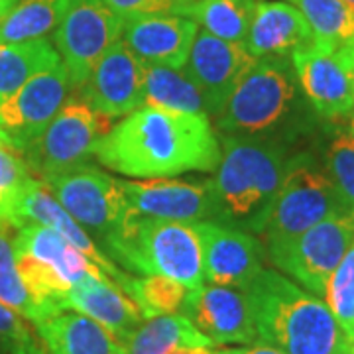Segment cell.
<instances>
[{
    "mask_svg": "<svg viewBox=\"0 0 354 354\" xmlns=\"http://www.w3.org/2000/svg\"><path fill=\"white\" fill-rule=\"evenodd\" d=\"M97 162L134 179L215 171L221 140L207 114L140 106L97 144Z\"/></svg>",
    "mask_w": 354,
    "mask_h": 354,
    "instance_id": "6da1fadb",
    "label": "cell"
},
{
    "mask_svg": "<svg viewBox=\"0 0 354 354\" xmlns=\"http://www.w3.org/2000/svg\"><path fill=\"white\" fill-rule=\"evenodd\" d=\"M221 162L207 181L211 221L262 234L290 160L279 136H221Z\"/></svg>",
    "mask_w": 354,
    "mask_h": 354,
    "instance_id": "7a4b0ae2",
    "label": "cell"
},
{
    "mask_svg": "<svg viewBox=\"0 0 354 354\" xmlns=\"http://www.w3.org/2000/svg\"><path fill=\"white\" fill-rule=\"evenodd\" d=\"M244 291L260 342L286 354H354L329 305L278 270L264 268Z\"/></svg>",
    "mask_w": 354,
    "mask_h": 354,
    "instance_id": "3957f363",
    "label": "cell"
},
{
    "mask_svg": "<svg viewBox=\"0 0 354 354\" xmlns=\"http://www.w3.org/2000/svg\"><path fill=\"white\" fill-rule=\"evenodd\" d=\"M101 246L130 274L165 276L187 290L205 283L201 244L193 223L132 215Z\"/></svg>",
    "mask_w": 354,
    "mask_h": 354,
    "instance_id": "277c9868",
    "label": "cell"
},
{
    "mask_svg": "<svg viewBox=\"0 0 354 354\" xmlns=\"http://www.w3.org/2000/svg\"><path fill=\"white\" fill-rule=\"evenodd\" d=\"M299 91L291 57H254L225 109L215 116L216 128L232 136H276L291 122Z\"/></svg>",
    "mask_w": 354,
    "mask_h": 354,
    "instance_id": "5b68a950",
    "label": "cell"
},
{
    "mask_svg": "<svg viewBox=\"0 0 354 354\" xmlns=\"http://www.w3.org/2000/svg\"><path fill=\"white\" fill-rule=\"evenodd\" d=\"M14 258L26 290L38 305L41 321L62 311V299L85 276H106L62 234L28 223L14 230ZM38 325V323H36Z\"/></svg>",
    "mask_w": 354,
    "mask_h": 354,
    "instance_id": "8992f818",
    "label": "cell"
},
{
    "mask_svg": "<svg viewBox=\"0 0 354 354\" xmlns=\"http://www.w3.org/2000/svg\"><path fill=\"white\" fill-rule=\"evenodd\" d=\"M339 213H346V209L325 165L313 153H293L260 239L266 250H270Z\"/></svg>",
    "mask_w": 354,
    "mask_h": 354,
    "instance_id": "52a82bcc",
    "label": "cell"
},
{
    "mask_svg": "<svg viewBox=\"0 0 354 354\" xmlns=\"http://www.w3.org/2000/svg\"><path fill=\"white\" fill-rule=\"evenodd\" d=\"M113 128V118L95 113L81 99H69L55 114L38 140L22 156L36 179L62 174L79 165L91 164L99 140Z\"/></svg>",
    "mask_w": 354,
    "mask_h": 354,
    "instance_id": "ba28073f",
    "label": "cell"
},
{
    "mask_svg": "<svg viewBox=\"0 0 354 354\" xmlns=\"http://www.w3.org/2000/svg\"><path fill=\"white\" fill-rule=\"evenodd\" d=\"M41 181L65 211L99 242L136 215L128 205L122 181L95 165H79Z\"/></svg>",
    "mask_w": 354,
    "mask_h": 354,
    "instance_id": "9c48e42d",
    "label": "cell"
},
{
    "mask_svg": "<svg viewBox=\"0 0 354 354\" xmlns=\"http://www.w3.org/2000/svg\"><path fill=\"white\" fill-rule=\"evenodd\" d=\"M354 241V215L339 213L304 234L266 250V258L283 276L313 295H325L330 274Z\"/></svg>",
    "mask_w": 354,
    "mask_h": 354,
    "instance_id": "30bf717a",
    "label": "cell"
},
{
    "mask_svg": "<svg viewBox=\"0 0 354 354\" xmlns=\"http://www.w3.org/2000/svg\"><path fill=\"white\" fill-rule=\"evenodd\" d=\"M124 18L104 0H67L64 16L51 34L73 88L79 87L106 50L122 38Z\"/></svg>",
    "mask_w": 354,
    "mask_h": 354,
    "instance_id": "8fae6325",
    "label": "cell"
},
{
    "mask_svg": "<svg viewBox=\"0 0 354 354\" xmlns=\"http://www.w3.org/2000/svg\"><path fill=\"white\" fill-rule=\"evenodd\" d=\"M71 91L73 85L62 64L30 79L0 102L2 134L16 150L24 152L64 109Z\"/></svg>",
    "mask_w": 354,
    "mask_h": 354,
    "instance_id": "7c38bea8",
    "label": "cell"
},
{
    "mask_svg": "<svg viewBox=\"0 0 354 354\" xmlns=\"http://www.w3.org/2000/svg\"><path fill=\"white\" fill-rule=\"evenodd\" d=\"M199 236L203 278L213 286L246 290L264 270L266 246L252 232L215 221L193 223Z\"/></svg>",
    "mask_w": 354,
    "mask_h": 354,
    "instance_id": "4fadbf2b",
    "label": "cell"
},
{
    "mask_svg": "<svg viewBox=\"0 0 354 354\" xmlns=\"http://www.w3.org/2000/svg\"><path fill=\"white\" fill-rule=\"evenodd\" d=\"M146 64L122 39L111 46L88 77L75 87L77 99L106 118H122L144 106Z\"/></svg>",
    "mask_w": 354,
    "mask_h": 354,
    "instance_id": "5bb4252c",
    "label": "cell"
},
{
    "mask_svg": "<svg viewBox=\"0 0 354 354\" xmlns=\"http://www.w3.org/2000/svg\"><path fill=\"white\" fill-rule=\"evenodd\" d=\"M252 62L254 55L244 44L216 38L205 30L197 32L183 71L199 88L209 118L221 114Z\"/></svg>",
    "mask_w": 354,
    "mask_h": 354,
    "instance_id": "9a60e30c",
    "label": "cell"
},
{
    "mask_svg": "<svg viewBox=\"0 0 354 354\" xmlns=\"http://www.w3.org/2000/svg\"><path fill=\"white\" fill-rule=\"evenodd\" d=\"M191 325L213 344H254L258 333L254 327L250 301L244 290L227 286H199L187 291L179 309Z\"/></svg>",
    "mask_w": 354,
    "mask_h": 354,
    "instance_id": "2e32d148",
    "label": "cell"
},
{
    "mask_svg": "<svg viewBox=\"0 0 354 354\" xmlns=\"http://www.w3.org/2000/svg\"><path fill=\"white\" fill-rule=\"evenodd\" d=\"M299 88L319 116L337 120L354 113V87L339 55L311 41L291 53Z\"/></svg>",
    "mask_w": 354,
    "mask_h": 354,
    "instance_id": "e0dca14e",
    "label": "cell"
},
{
    "mask_svg": "<svg viewBox=\"0 0 354 354\" xmlns=\"http://www.w3.org/2000/svg\"><path fill=\"white\" fill-rule=\"evenodd\" d=\"M199 26L179 14L128 16L122 26V41L146 65L183 69L187 64Z\"/></svg>",
    "mask_w": 354,
    "mask_h": 354,
    "instance_id": "ac0fdd59",
    "label": "cell"
},
{
    "mask_svg": "<svg viewBox=\"0 0 354 354\" xmlns=\"http://www.w3.org/2000/svg\"><path fill=\"white\" fill-rule=\"evenodd\" d=\"M122 189L132 213L181 223L211 221V193L207 181H181L156 177L142 181H122Z\"/></svg>",
    "mask_w": 354,
    "mask_h": 354,
    "instance_id": "d6986e66",
    "label": "cell"
},
{
    "mask_svg": "<svg viewBox=\"0 0 354 354\" xmlns=\"http://www.w3.org/2000/svg\"><path fill=\"white\" fill-rule=\"evenodd\" d=\"M28 223L48 227L55 230L57 234H62L65 241L71 246H75L81 254H85L93 264L99 266L102 272L120 288V281L127 276V272H122L118 266H114L113 260L97 248L93 236L65 211L62 203L57 201L53 197V193L48 189V185L36 177L26 185V189L22 191L18 205H16V228L28 225Z\"/></svg>",
    "mask_w": 354,
    "mask_h": 354,
    "instance_id": "ffe728a7",
    "label": "cell"
},
{
    "mask_svg": "<svg viewBox=\"0 0 354 354\" xmlns=\"http://www.w3.org/2000/svg\"><path fill=\"white\" fill-rule=\"evenodd\" d=\"M59 307L97 321L120 344L144 321L136 304L109 276H85L65 293Z\"/></svg>",
    "mask_w": 354,
    "mask_h": 354,
    "instance_id": "44dd1931",
    "label": "cell"
},
{
    "mask_svg": "<svg viewBox=\"0 0 354 354\" xmlns=\"http://www.w3.org/2000/svg\"><path fill=\"white\" fill-rule=\"evenodd\" d=\"M315 41L313 32L295 6L286 0H254L246 50L254 57H291L293 51Z\"/></svg>",
    "mask_w": 354,
    "mask_h": 354,
    "instance_id": "7402d4cb",
    "label": "cell"
},
{
    "mask_svg": "<svg viewBox=\"0 0 354 354\" xmlns=\"http://www.w3.org/2000/svg\"><path fill=\"white\" fill-rule=\"evenodd\" d=\"M50 354H116L122 346L97 321L65 309L34 325Z\"/></svg>",
    "mask_w": 354,
    "mask_h": 354,
    "instance_id": "603a6c76",
    "label": "cell"
},
{
    "mask_svg": "<svg viewBox=\"0 0 354 354\" xmlns=\"http://www.w3.org/2000/svg\"><path fill=\"white\" fill-rule=\"evenodd\" d=\"M59 64L62 57L48 38L0 44V102L30 79Z\"/></svg>",
    "mask_w": 354,
    "mask_h": 354,
    "instance_id": "cb8c5ba5",
    "label": "cell"
},
{
    "mask_svg": "<svg viewBox=\"0 0 354 354\" xmlns=\"http://www.w3.org/2000/svg\"><path fill=\"white\" fill-rule=\"evenodd\" d=\"M127 354H169L179 346H209L215 344L191 325L181 313L144 319L122 344Z\"/></svg>",
    "mask_w": 354,
    "mask_h": 354,
    "instance_id": "d4e9b609",
    "label": "cell"
},
{
    "mask_svg": "<svg viewBox=\"0 0 354 354\" xmlns=\"http://www.w3.org/2000/svg\"><path fill=\"white\" fill-rule=\"evenodd\" d=\"M252 10L254 0H183L177 14L216 38L244 44Z\"/></svg>",
    "mask_w": 354,
    "mask_h": 354,
    "instance_id": "484cf974",
    "label": "cell"
},
{
    "mask_svg": "<svg viewBox=\"0 0 354 354\" xmlns=\"http://www.w3.org/2000/svg\"><path fill=\"white\" fill-rule=\"evenodd\" d=\"M144 106L187 114H207L201 93L189 75L183 69L162 65H146Z\"/></svg>",
    "mask_w": 354,
    "mask_h": 354,
    "instance_id": "4316f807",
    "label": "cell"
},
{
    "mask_svg": "<svg viewBox=\"0 0 354 354\" xmlns=\"http://www.w3.org/2000/svg\"><path fill=\"white\" fill-rule=\"evenodd\" d=\"M67 0H16L0 22V44L51 36L64 16Z\"/></svg>",
    "mask_w": 354,
    "mask_h": 354,
    "instance_id": "83f0119b",
    "label": "cell"
},
{
    "mask_svg": "<svg viewBox=\"0 0 354 354\" xmlns=\"http://www.w3.org/2000/svg\"><path fill=\"white\" fill-rule=\"evenodd\" d=\"M304 14L317 44L333 51L354 46V12L342 0H286Z\"/></svg>",
    "mask_w": 354,
    "mask_h": 354,
    "instance_id": "f1b7e54d",
    "label": "cell"
},
{
    "mask_svg": "<svg viewBox=\"0 0 354 354\" xmlns=\"http://www.w3.org/2000/svg\"><path fill=\"white\" fill-rule=\"evenodd\" d=\"M120 290L136 304L144 319L179 313L189 291L183 283L165 276L134 278L128 272L120 281Z\"/></svg>",
    "mask_w": 354,
    "mask_h": 354,
    "instance_id": "f546056e",
    "label": "cell"
},
{
    "mask_svg": "<svg viewBox=\"0 0 354 354\" xmlns=\"http://www.w3.org/2000/svg\"><path fill=\"white\" fill-rule=\"evenodd\" d=\"M32 179L22 152L0 140V230H16V205Z\"/></svg>",
    "mask_w": 354,
    "mask_h": 354,
    "instance_id": "4dcf8cb0",
    "label": "cell"
},
{
    "mask_svg": "<svg viewBox=\"0 0 354 354\" xmlns=\"http://www.w3.org/2000/svg\"><path fill=\"white\" fill-rule=\"evenodd\" d=\"M0 304L10 307L32 325L41 321L38 305L28 293L24 281L18 274L12 241L8 239V232L4 230H0Z\"/></svg>",
    "mask_w": 354,
    "mask_h": 354,
    "instance_id": "1f68e13d",
    "label": "cell"
},
{
    "mask_svg": "<svg viewBox=\"0 0 354 354\" xmlns=\"http://www.w3.org/2000/svg\"><path fill=\"white\" fill-rule=\"evenodd\" d=\"M325 169L341 197L346 213L354 215V136L337 130L325 148Z\"/></svg>",
    "mask_w": 354,
    "mask_h": 354,
    "instance_id": "d6a6232c",
    "label": "cell"
},
{
    "mask_svg": "<svg viewBox=\"0 0 354 354\" xmlns=\"http://www.w3.org/2000/svg\"><path fill=\"white\" fill-rule=\"evenodd\" d=\"M323 297L346 337L354 342V241L330 274Z\"/></svg>",
    "mask_w": 354,
    "mask_h": 354,
    "instance_id": "836d02e7",
    "label": "cell"
},
{
    "mask_svg": "<svg viewBox=\"0 0 354 354\" xmlns=\"http://www.w3.org/2000/svg\"><path fill=\"white\" fill-rule=\"evenodd\" d=\"M36 335L24 317L0 304V354H18Z\"/></svg>",
    "mask_w": 354,
    "mask_h": 354,
    "instance_id": "e575fe53",
    "label": "cell"
},
{
    "mask_svg": "<svg viewBox=\"0 0 354 354\" xmlns=\"http://www.w3.org/2000/svg\"><path fill=\"white\" fill-rule=\"evenodd\" d=\"M106 6L122 18L144 14H177L183 0H104Z\"/></svg>",
    "mask_w": 354,
    "mask_h": 354,
    "instance_id": "d590c367",
    "label": "cell"
},
{
    "mask_svg": "<svg viewBox=\"0 0 354 354\" xmlns=\"http://www.w3.org/2000/svg\"><path fill=\"white\" fill-rule=\"evenodd\" d=\"M232 354H286L281 353L279 348L272 346V344H266V342H254V344H246L241 348H230Z\"/></svg>",
    "mask_w": 354,
    "mask_h": 354,
    "instance_id": "8d00e7d4",
    "label": "cell"
},
{
    "mask_svg": "<svg viewBox=\"0 0 354 354\" xmlns=\"http://www.w3.org/2000/svg\"><path fill=\"white\" fill-rule=\"evenodd\" d=\"M337 55H339V59H341V64L344 65V69H346V73L351 77V81H353V87H354V46H348V48H342V50L335 51Z\"/></svg>",
    "mask_w": 354,
    "mask_h": 354,
    "instance_id": "74e56055",
    "label": "cell"
},
{
    "mask_svg": "<svg viewBox=\"0 0 354 354\" xmlns=\"http://www.w3.org/2000/svg\"><path fill=\"white\" fill-rule=\"evenodd\" d=\"M18 354H50V353L46 351L44 342H39L38 339H34V341L28 342V344H26L24 348H22Z\"/></svg>",
    "mask_w": 354,
    "mask_h": 354,
    "instance_id": "f35d334b",
    "label": "cell"
},
{
    "mask_svg": "<svg viewBox=\"0 0 354 354\" xmlns=\"http://www.w3.org/2000/svg\"><path fill=\"white\" fill-rule=\"evenodd\" d=\"M169 354H215L209 346H179Z\"/></svg>",
    "mask_w": 354,
    "mask_h": 354,
    "instance_id": "ab89813d",
    "label": "cell"
},
{
    "mask_svg": "<svg viewBox=\"0 0 354 354\" xmlns=\"http://www.w3.org/2000/svg\"><path fill=\"white\" fill-rule=\"evenodd\" d=\"M14 4H16V0H0V22L4 20V16L10 12V8H12Z\"/></svg>",
    "mask_w": 354,
    "mask_h": 354,
    "instance_id": "60d3db41",
    "label": "cell"
},
{
    "mask_svg": "<svg viewBox=\"0 0 354 354\" xmlns=\"http://www.w3.org/2000/svg\"><path fill=\"white\" fill-rule=\"evenodd\" d=\"M342 2H344V4H346V6H348V8L354 12V0H342Z\"/></svg>",
    "mask_w": 354,
    "mask_h": 354,
    "instance_id": "b9f144b4",
    "label": "cell"
},
{
    "mask_svg": "<svg viewBox=\"0 0 354 354\" xmlns=\"http://www.w3.org/2000/svg\"><path fill=\"white\" fill-rule=\"evenodd\" d=\"M351 134L354 136V114H353V118H351Z\"/></svg>",
    "mask_w": 354,
    "mask_h": 354,
    "instance_id": "7bdbcfd3",
    "label": "cell"
},
{
    "mask_svg": "<svg viewBox=\"0 0 354 354\" xmlns=\"http://www.w3.org/2000/svg\"><path fill=\"white\" fill-rule=\"evenodd\" d=\"M116 354H127V351H124V346H120V348L116 351Z\"/></svg>",
    "mask_w": 354,
    "mask_h": 354,
    "instance_id": "ee69618b",
    "label": "cell"
},
{
    "mask_svg": "<svg viewBox=\"0 0 354 354\" xmlns=\"http://www.w3.org/2000/svg\"><path fill=\"white\" fill-rule=\"evenodd\" d=\"M215 354H232V353H230V348H227V351H218V353Z\"/></svg>",
    "mask_w": 354,
    "mask_h": 354,
    "instance_id": "f6af8a7d",
    "label": "cell"
},
{
    "mask_svg": "<svg viewBox=\"0 0 354 354\" xmlns=\"http://www.w3.org/2000/svg\"><path fill=\"white\" fill-rule=\"evenodd\" d=\"M0 140H6V136L2 134V130H0ZM6 142H8V140H6Z\"/></svg>",
    "mask_w": 354,
    "mask_h": 354,
    "instance_id": "bcb514c9",
    "label": "cell"
}]
</instances>
